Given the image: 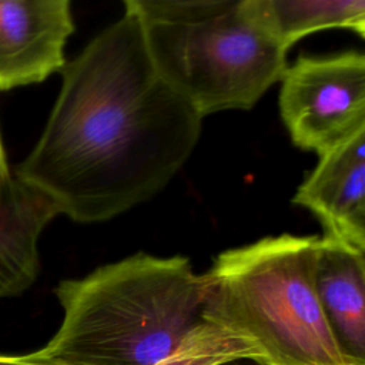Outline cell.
Returning <instances> with one entry per match:
<instances>
[{"mask_svg":"<svg viewBox=\"0 0 365 365\" xmlns=\"http://www.w3.org/2000/svg\"><path fill=\"white\" fill-rule=\"evenodd\" d=\"M0 365H50L36 359L31 354L10 356V355H0Z\"/></svg>","mask_w":365,"mask_h":365,"instance_id":"7c38bea8","label":"cell"},{"mask_svg":"<svg viewBox=\"0 0 365 365\" xmlns=\"http://www.w3.org/2000/svg\"><path fill=\"white\" fill-rule=\"evenodd\" d=\"M315 288L339 344L365 362V252L318 237Z\"/></svg>","mask_w":365,"mask_h":365,"instance_id":"ba28073f","label":"cell"},{"mask_svg":"<svg viewBox=\"0 0 365 365\" xmlns=\"http://www.w3.org/2000/svg\"><path fill=\"white\" fill-rule=\"evenodd\" d=\"M73 31L68 0H1L0 91L41 83L61 71Z\"/></svg>","mask_w":365,"mask_h":365,"instance_id":"8992f818","label":"cell"},{"mask_svg":"<svg viewBox=\"0 0 365 365\" xmlns=\"http://www.w3.org/2000/svg\"><path fill=\"white\" fill-rule=\"evenodd\" d=\"M63 319L31 355L50 365H158L201 321L204 282L187 257L137 252L54 288Z\"/></svg>","mask_w":365,"mask_h":365,"instance_id":"7a4b0ae2","label":"cell"},{"mask_svg":"<svg viewBox=\"0 0 365 365\" xmlns=\"http://www.w3.org/2000/svg\"><path fill=\"white\" fill-rule=\"evenodd\" d=\"M279 81V114L301 150L319 155L365 130L364 53L301 54Z\"/></svg>","mask_w":365,"mask_h":365,"instance_id":"5b68a950","label":"cell"},{"mask_svg":"<svg viewBox=\"0 0 365 365\" xmlns=\"http://www.w3.org/2000/svg\"><path fill=\"white\" fill-rule=\"evenodd\" d=\"M57 215L58 210L50 198L10 170L0 135V247L40 262V235Z\"/></svg>","mask_w":365,"mask_h":365,"instance_id":"9c48e42d","label":"cell"},{"mask_svg":"<svg viewBox=\"0 0 365 365\" xmlns=\"http://www.w3.org/2000/svg\"><path fill=\"white\" fill-rule=\"evenodd\" d=\"M262 7L287 50L325 29H348L365 36L364 0H262Z\"/></svg>","mask_w":365,"mask_h":365,"instance_id":"30bf717a","label":"cell"},{"mask_svg":"<svg viewBox=\"0 0 365 365\" xmlns=\"http://www.w3.org/2000/svg\"><path fill=\"white\" fill-rule=\"evenodd\" d=\"M44 130L14 174L81 224L158 194L192 154L202 117L155 71L137 17H123L66 61Z\"/></svg>","mask_w":365,"mask_h":365,"instance_id":"6da1fadb","label":"cell"},{"mask_svg":"<svg viewBox=\"0 0 365 365\" xmlns=\"http://www.w3.org/2000/svg\"><path fill=\"white\" fill-rule=\"evenodd\" d=\"M160 77L197 113L250 110L287 68L262 0H125Z\"/></svg>","mask_w":365,"mask_h":365,"instance_id":"3957f363","label":"cell"},{"mask_svg":"<svg viewBox=\"0 0 365 365\" xmlns=\"http://www.w3.org/2000/svg\"><path fill=\"white\" fill-rule=\"evenodd\" d=\"M317 235L281 234L217 255L201 318L254 342L258 365H365L335 336L315 288Z\"/></svg>","mask_w":365,"mask_h":365,"instance_id":"277c9868","label":"cell"},{"mask_svg":"<svg viewBox=\"0 0 365 365\" xmlns=\"http://www.w3.org/2000/svg\"><path fill=\"white\" fill-rule=\"evenodd\" d=\"M318 157L292 202L321 221L324 237L365 252V130Z\"/></svg>","mask_w":365,"mask_h":365,"instance_id":"52a82bcc","label":"cell"},{"mask_svg":"<svg viewBox=\"0 0 365 365\" xmlns=\"http://www.w3.org/2000/svg\"><path fill=\"white\" fill-rule=\"evenodd\" d=\"M40 272V262L26 259L0 247V298L17 297L27 291Z\"/></svg>","mask_w":365,"mask_h":365,"instance_id":"8fae6325","label":"cell"}]
</instances>
